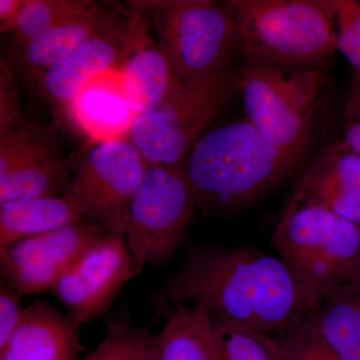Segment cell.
<instances>
[{
  "label": "cell",
  "instance_id": "1",
  "mask_svg": "<svg viewBox=\"0 0 360 360\" xmlns=\"http://www.w3.org/2000/svg\"><path fill=\"white\" fill-rule=\"evenodd\" d=\"M149 303L158 312L202 305L212 316L271 336L288 335L314 309L281 258L248 246H193Z\"/></svg>",
  "mask_w": 360,
  "mask_h": 360
},
{
  "label": "cell",
  "instance_id": "2",
  "mask_svg": "<svg viewBox=\"0 0 360 360\" xmlns=\"http://www.w3.org/2000/svg\"><path fill=\"white\" fill-rule=\"evenodd\" d=\"M302 161L277 150L245 117L210 129L184 165L198 212L205 217L259 200Z\"/></svg>",
  "mask_w": 360,
  "mask_h": 360
},
{
  "label": "cell",
  "instance_id": "3",
  "mask_svg": "<svg viewBox=\"0 0 360 360\" xmlns=\"http://www.w3.org/2000/svg\"><path fill=\"white\" fill-rule=\"evenodd\" d=\"M326 66L291 65L243 58L238 94L245 117L284 155L304 158L328 98Z\"/></svg>",
  "mask_w": 360,
  "mask_h": 360
},
{
  "label": "cell",
  "instance_id": "4",
  "mask_svg": "<svg viewBox=\"0 0 360 360\" xmlns=\"http://www.w3.org/2000/svg\"><path fill=\"white\" fill-rule=\"evenodd\" d=\"M271 245L309 291L314 307L329 291L360 279V224L295 191Z\"/></svg>",
  "mask_w": 360,
  "mask_h": 360
},
{
  "label": "cell",
  "instance_id": "5",
  "mask_svg": "<svg viewBox=\"0 0 360 360\" xmlns=\"http://www.w3.org/2000/svg\"><path fill=\"white\" fill-rule=\"evenodd\" d=\"M243 58L326 66L338 51L335 0H229Z\"/></svg>",
  "mask_w": 360,
  "mask_h": 360
},
{
  "label": "cell",
  "instance_id": "6",
  "mask_svg": "<svg viewBox=\"0 0 360 360\" xmlns=\"http://www.w3.org/2000/svg\"><path fill=\"white\" fill-rule=\"evenodd\" d=\"M132 11L150 23L158 44L181 80L207 77L239 54L238 21L229 1L135 0Z\"/></svg>",
  "mask_w": 360,
  "mask_h": 360
},
{
  "label": "cell",
  "instance_id": "7",
  "mask_svg": "<svg viewBox=\"0 0 360 360\" xmlns=\"http://www.w3.org/2000/svg\"><path fill=\"white\" fill-rule=\"evenodd\" d=\"M238 70L231 65L182 80L160 108L134 118L130 142L148 165L175 167L186 160L238 94Z\"/></svg>",
  "mask_w": 360,
  "mask_h": 360
},
{
  "label": "cell",
  "instance_id": "8",
  "mask_svg": "<svg viewBox=\"0 0 360 360\" xmlns=\"http://www.w3.org/2000/svg\"><path fill=\"white\" fill-rule=\"evenodd\" d=\"M72 169L52 123L34 125L20 115L15 77L0 73V203L65 196Z\"/></svg>",
  "mask_w": 360,
  "mask_h": 360
},
{
  "label": "cell",
  "instance_id": "9",
  "mask_svg": "<svg viewBox=\"0 0 360 360\" xmlns=\"http://www.w3.org/2000/svg\"><path fill=\"white\" fill-rule=\"evenodd\" d=\"M198 202L184 163L148 165L129 208L127 241L137 274L167 264L184 245Z\"/></svg>",
  "mask_w": 360,
  "mask_h": 360
},
{
  "label": "cell",
  "instance_id": "10",
  "mask_svg": "<svg viewBox=\"0 0 360 360\" xmlns=\"http://www.w3.org/2000/svg\"><path fill=\"white\" fill-rule=\"evenodd\" d=\"M148 167L131 142L101 141L73 167L65 196L86 221L127 236L130 203Z\"/></svg>",
  "mask_w": 360,
  "mask_h": 360
},
{
  "label": "cell",
  "instance_id": "11",
  "mask_svg": "<svg viewBox=\"0 0 360 360\" xmlns=\"http://www.w3.org/2000/svg\"><path fill=\"white\" fill-rule=\"evenodd\" d=\"M110 231L78 222L21 239L0 250L1 281L20 295L49 291L82 255Z\"/></svg>",
  "mask_w": 360,
  "mask_h": 360
},
{
  "label": "cell",
  "instance_id": "12",
  "mask_svg": "<svg viewBox=\"0 0 360 360\" xmlns=\"http://www.w3.org/2000/svg\"><path fill=\"white\" fill-rule=\"evenodd\" d=\"M127 236L106 234L49 290L78 323L103 316L120 290L137 276Z\"/></svg>",
  "mask_w": 360,
  "mask_h": 360
},
{
  "label": "cell",
  "instance_id": "13",
  "mask_svg": "<svg viewBox=\"0 0 360 360\" xmlns=\"http://www.w3.org/2000/svg\"><path fill=\"white\" fill-rule=\"evenodd\" d=\"M146 30V20L130 9L129 15L120 25L85 42L44 71L32 89L51 106L70 108L92 77L116 65H124Z\"/></svg>",
  "mask_w": 360,
  "mask_h": 360
},
{
  "label": "cell",
  "instance_id": "14",
  "mask_svg": "<svg viewBox=\"0 0 360 360\" xmlns=\"http://www.w3.org/2000/svg\"><path fill=\"white\" fill-rule=\"evenodd\" d=\"M120 6L96 4L89 11L70 18L23 45L4 61L14 77L33 86L40 75L51 65L70 56L85 42L112 30L127 15Z\"/></svg>",
  "mask_w": 360,
  "mask_h": 360
},
{
  "label": "cell",
  "instance_id": "15",
  "mask_svg": "<svg viewBox=\"0 0 360 360\" xmlns=\"http://www.w3.org/2000/svg\"><path fill=\"white\" fill-rule=\"evenodd\" d=\"M80 326L51 302L34 300L0 348V360H82Z\"/></svg>",
  "mask_w": 360,
  "mask_h": 360
},
{
  "label": "cell",
  "instance_id": "16",
  "mask_svg": "<svg viewBox=\"0 0 360 360\" xmlns=\"http://www.w3.org/2000/svg\"><path fill=\"white\" fill-rule=\"evenodd\" d=\"M295 193L360 224V156L341 141L312 163Z\"/></svg>",
  "mask_w": 360,
  "mask_h": 360
},
{
  "label": "cell",
  "instance_id": "17",
  "mask_svg": "<svg viewBox=\"0 0 360 360\" xmlns=\"http://www.w3.org/2000/svg\"><path fill=\"white\" fill-rule=\"evenodd\" d=\"M181 82L172 61L146 30L123 65V94L135 117L160 108Z\"/></svg>",
  "mask_w": 360,
  "mask_h": 360
},
{
  "label": "cell",
  "instance_id": "18",
  "mask_svg": "<svg viewBox=\"0 0 360 360\" xmlns=\"http://www.w3.org/2000/svg\"><path fill=\"white\" fill-rule=\"evenodd\" d=\"M158 314L165 322L155 335L153 360H219L207 309L179 307Z\"/></svg>",
  "mask_w": 360,
  "mask_h": 360
},
{
  "label": "cell",
  "instance_id": "19",
  "mask_svg": "<svg viewBox=\"0 0 360 360\" xmlns=\"http://www.w3.org/2000/svg\"><path fill=\"white\" fill-rule=\"evenodd\" d=\"M84 221L65 196L0 203V250L21 239Z\"/></svg>",
  "mask_w": 360,
  "mask_h": 360
},
{
  "label": "cell",
  "instance_id": "20",
  "mask_svg": "<svg viewBox=\"0 0 360 360\" xmlns=\"http://www.w3.org/2000/svg\"><path fill=\"white\" fill-rule=\"evenodd\" d=\"M314 314L322 336L341 360H360V279L322 296Z\"/></svg>",
  "mask_w": 360,
  "mask_h": 360
},
{
  "label": "cell",
  "instance_id": "21",
  "mask_svg": "<svg viewBox=\"0 0 360 360\" xmlns=\"http://www.w3.org/2000/svg\"><path fill=\"white\" fill-rule=\"evenodd\" d=\"M70 110L85 131L103 141L130 130L135 118L124 94L101 85H85Z\"/></svg>",
  "mask_w": 360,
  "mask_h": 360
},
{
  "label": "cell",
  "instance_id": "22",
  "mask_svg": "<svg viewBox=\"0 0 360 360\" xmlns=\"http://www.w3.org/2000/svg\"><path fill=\"white\" fill-rule=\"evenodd\" d=\"M155 340L148 326H136L122 311L108 319L103 340L82 360H153Z\"/></svg>",
  "mask_w": 360,
  "mask_h": 360
},
{
  "label": "cell",
  "instance_id": "23",
  "mask_svg": "<svg viewBox=\"0 0 360 360\" xmlns=\"http://www.w3.org/2000/svg\"><path fill=\"white\" fill-rule=\"evenodd\" d=\"M90 0H28L11 32L8 54L60 23L96 6Z\"/></svg>",
  "mask_w": 360,
  "mask_h": 360
},
{
  "label": "cell",
  "instance_id": "24",
  "mask_svg": "<svg viewBox=\"0 0 360 360\" xmlns=\"http://www.w3.org/2000/svg\"><path fill=\"white\" fill-rule=\"evenodd\" d=\"M210 317L219 360H283L274 336Z\"/></svg>",
  "mask_w": 360,
  "mask_h": 360
},
{
  "label": "cell",
  "instance_id": "25",
  "mask_svg": "<svg viewBox=\"0 0 360 360\" xmlns=\"http://www.w3.org/2000/svg\"><path fill=\"white\" fill-rule=\"evenodd\" d=\"M274 340L283 360H341L322 336L314 310L297 328Z\"/></svg>",
  "mask_w": 360,
  "mask_h": 360
},
{
  "label": "cell",
  "instance_id": "26",
  "mask_svg": "<svg viewBox=\"0 0 360 360\" xmlns=\"http://www.w3.org/2000/svg\"><path fill=\"white\" fill-rule=\"evenodd\" d=\"M338 13V51L347 58L354 71L360 72V4L335 1Z\"/></svg>",
  "mask_w": 360,
  "mask_h": 360
},
{
  "label": "cell",
  "instance_id": "27",
  "mask_svg": "<svg viewBox=\"0 0 360 360\" xmlns=\"http://www.w3.org/2000/svg\"><path fill=\"white\" fill-rule=\"evenodd\" d=\"M18 291L0 281V348L6 345L20 326L26 307Z\"/></svg>",
  "mask_w": 360,
  "mask_h": 360
},
{
  "label": "cell",
  "instance_id": "28",
  "mask_svg": "<svg viewBox=\"0 0 360 360\" xmlns=\"http://www.w3.org/2000/svg\"><path fill=\"white\" fill-rule=\"evenodd\" d=\"M28 0H0V32L8 34L13 30Z\"/></svg>",
  "mask_w": 360,
  "mask_h": 360
},
{
  "label": "cell",
  "instance_id": "29",
  "mask_svg": "<svg viewBox=\"0 0 360 360\" xmlns=\"http://www.w3.org/2000/svg\"><path fill=\"white\" fill-rule=\"evenodd\" d=\"M347 120L360 122V72L354 71L345 110Z\"/></svg>",
  "mask_w": 360,
  "mask_h": 360
},
{
  "label": "cell",
  "instance_id": "30",
  "mask_svg": "<svg viewBox=\"0 0 360 360\" xmlns=\"http://www.w3.org/2000/svg\"><path fill=\"white\" fill-rule=\"evenodd\" d=\"M345 129V144L360 156V122L347 120Z\"/></svg>",
  "mask_w": 360,
  "mask_h": 360
}]
</instances>
